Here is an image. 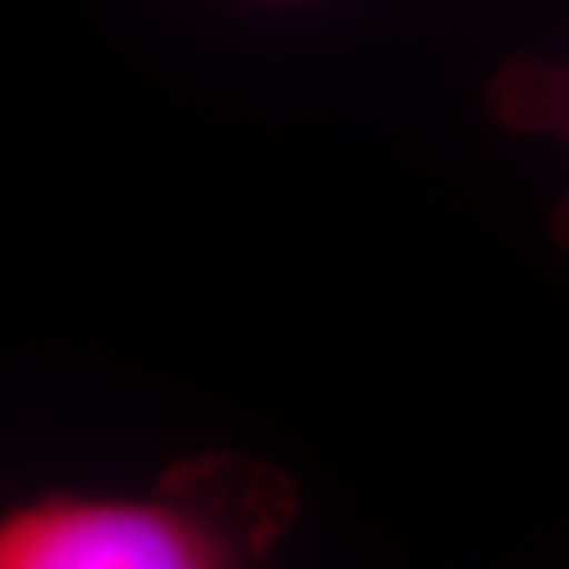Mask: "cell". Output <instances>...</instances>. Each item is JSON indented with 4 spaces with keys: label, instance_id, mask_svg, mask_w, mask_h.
I'll use <instances>...</instances> for the list:
<instances>
[{
    "label": "cell",
    "instance_id": "1",
    "mask_svg": "<svg viewBox=\"0 0 569 569\" xmlns=\"http://www.w3.org/2000/svg\"><path fill=\"white\" fill-rule=\"evenodd\" d=\"M298 516L282 468L206 449L142 493L51 490L10 507L0 569H269Z\"/></svg>",
    "mask_w": 569,
    "mask_h": 569
},
{
    "label": "cell",
    "instance_id": "2",
    "mask_svg": "<svg viewBox=\"0 0 569 569\" xmlns=\"http://www.w3.org/2000/svg\"><path fill=\"white\" fill-rule=\"evenodd\" d=\"M488 121L512 137H548L569 156V58L516 51L485 86ZM550 241L569 253V187L548 219Z\"/></svg>",
    "mask_w": 569,
    "mask_h": 569
},
{
    "label": "cell",
    "instance_id": "3",
    "mask_svg": "<svg viewBox=\"0 0 569 569\" xmlns=\"http://www.w3.org/2000/svg\"><path fill=\"white\" fill-rule=\"evenodd\" d=\"M263 3H298V0H263Z\"/></svg>",
    "mask_w": 569,
    "mask_h": 569
}]
</instances>
